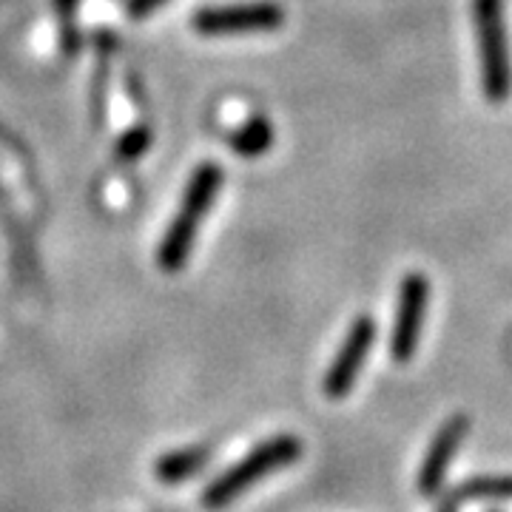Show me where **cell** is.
<instances>
[{"instance_id":"5","label":"cell","mask_w":512,"mask_h":512,"mask_svg":"<svg viewBox=\"0 0 512 512\" xmlns=\"http://www.w3.org/2000/svg\"><path fill=\"white\" fill-rule=\"evenodd\" d=\"M427 302H430V282L419 271H410L399 285V302H396V322H393V336H390V356L404 365L413 359L419 348L421 330H424V316H427Z\"/></svg>"},{"instance_id":"14","label":"cell","mask_w":512,"mask_h":512,"mask_svg":"<svg viewBox=\"0 0 512 512\" xmlns=\"http://www.w3.org/2000/svg\"><path fill=\"white\" fill-rule=\"evenodd\" d=\"M439 512H456V498H450L447 504H441Z\"/></svg>"},{"instance_id":"2","label":"cell","mask_w":512,"mask_h":512,"mask_svg":"<svg viewBox=\"0 0 512 512\" xmlns=\"http://www.w3.org/2000/svg\"><path fill=\"white\" fill-rule=\"evenodd\" d=\"M222 188V168L217 163H202L183 194V205L177 211V217L171 220L168 231H165L163 242H160V268L165 274H177L185 265V259L194 248V239L200 231L202 220L211 208L214 197L220 194Z\"/></svg>"},{"instance_id":"13","label":"cell","mask_w":512,"mask_h":512,"mask_svg":"<svg viewBox=\"0 0 512 512\" xmlns=\"http://www.w3.org/2000/svg\"><path fill=\"white\" fill-rule=\"evenodd\" d=\"M168 0H128V15L131 18H148V15H154L160 6H165Z\"/></svg>"},{"instance_id":"6","label":"cell","mask_w":512,"mask_h":512,"mask_svg":"<svg viewBox=\"0 0 512 512\" xmlns=\"http://www.w3.org/2000/svg\"><path fill=\"white\" fill-rule=\"evenodd\" d=\"M373 342H376V322L367 313L356 316L348 336H345V342H342V348L333 356L328 373H325L322 390H325L328 399H345L353 390V384H356L362 367H365V359L370 348H373Z\"/></svg>"},{"instance_id":"8","label":"cell","mask_w":512,"mask_h":512,"mask_svg":"<svg viewBox=\"0 0 512 512\" xmlns=\"http://www.w3.org/2000/svg\"><path fill=\"white\" fill-rule=\"evenodd\" d=\"M208 461H211V444H191V447H180V450H168L157 458L154 476L165 487H177L202 473Z\"/></svg>"},{"instance_id":"1","label":"cell","mask_w":512,"mask_h":512,"mask_svg":"<svg viewBox=\"0 0 512 512\" xmlns=\"http://www.w3.org/2000/svg\"><path fill=\"white\" fill-rule=\"evenodd\" d=\"M299 456H302V441L296 439L293 433H279L274 439L256 444L248 456L237 461V464H231L225 473H220L202 490L205 510H225L228 504H234L239 495L248 493L265 476L296 464Z\"/></svg>"},{"instance_id":"10","label":"cell","mask_w":512,"mask_h":512,"mask_svg":"<svg viewBox=\"0 0 512 512\" xmlns=\"http://www.w3.org/2000/svg\"><path fill=\"white\" fill-rule=\"evenodd\" d=\"M512 495V476H478L467 481L456 498H510Z\"/></svg>"},{"instance_id":"11","label":"cell","mask_w":512,"mask_h":512,"mask_svg":"<svg viewBox=\"0 0 512 512\" xmlns=\"http://www.w3.org/2000/svg\"><path fill=\"white\" fill-rule=\"evenodd\" d=\"M148 148H151V131L143 126L131 128V131H126V134L117 140L114 157H117L120 163H134V160H140V157L146 154Z\"/></svg>"},{"instance_id":"12","label":"cell","mask_w":512,"mask_h":512,"mask_svg":"<svg viewBox=\"0 0 512 512\" xmlns=\"http://www.w3.org/2000/svg\"><path fill=\"white\" fill-rule=\"evenodd\" d=\"M55 3L60 18H63V49H66V55H74L77 52V43H80V37L74 32V12H77V3L80 0H55Z\"/></svg>"},{"instance_id":"9","label":"cell","mask_w":512,"mask_h":512,"mask_svg":"<svg viewBox=\"0 0 512 512\" xmlns=\"http://www.w3.org/2000/svg\"><path fill=\"white\" fill-rule=\"evenodd\" d=\"M228 146H231L234 154L245 157V160H254V157L268 154L271 146H274V126H271V120L262 117V114L251 117L245 126L237 128V131L228 137Z\"/></svg>"},{"instance_id":"7","label":"cell","mask_w":512,"mask_h":512,"mask_svg":"<svg viewBox=\"0 0 512 512\" xmlns=\"http://www.w3.org/2000/svg\"><path fill=\"white\" fill-rule=\"evenodd\" d=\"M467 430H470V419H467V416H461V413L441 424L439 433H436V439L430 441L427 456H424V461H421V467H419L421 495L439 493L441 484H444V476H447V470H450V464H453V456H456L458 447H461V441H464V436H467Z\"/></svg>"},{"instance_id":"3","label":"cell","mask_w":512,"mask_h":512,"mask_svg":"<svg viewBox=\"0 0 512 512\" xmlns=\"http://www.w3.org/2000/svg\"><path fill=\"white\" fill-rule=\"evenodd\" d=\"M481 89L487 103H504L512 94V57L504 23V0H473Z\"/></svg>"},{"instance_id":"4","label":"cell","mask_w":512,"mask_h":512,"mask_svg":"<svg viewBox=\"0 0 512 512\" xmlns=\"http://www.w3.org/2000/svg\"><path fill=\"white\" fill-rule=\"evenodd\" d=\"M194 29L200 35H254V32H276L285 23V12L274 0L242 3V6H208L194 15Z\"/></svg>"}]
</instances>
